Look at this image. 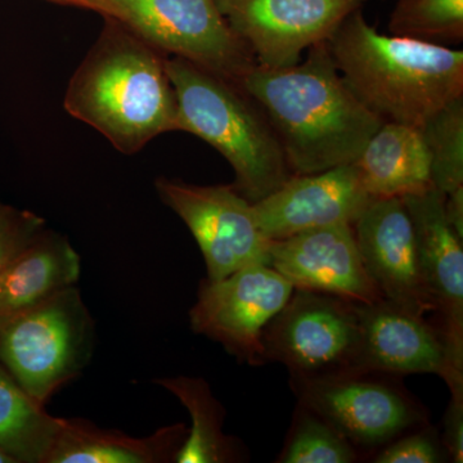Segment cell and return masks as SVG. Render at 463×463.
<instances>
[{"instance_id":"cell-1","label":"cell","mask_w":463,"mask_h":463,"mask_svg":"<svg viewBox=\"0 0 463 463\" xmlns=\"http://www.w3.org/2000/svg\"><path fill=\"white\" fill-rule=\"evenodd\" d=\"M240 87L264 112L295 175L354 164L383 123L349 90L327 42L298 65L252 67Z\"/></svg>"},{"instance_id":"cell-2","label":"cell","mask_w":463,"mask_h":463,"mask_svg":"<svg viewBox=\"0 0 463 463\" xmlns=\"http://www.w3.org/2000/svg\"><path fill=\"white\" fill-rule=\"evenodd\" d=\"M108 18L111 23L72 75L63 106L118 151L132 155L176 130L178 103L165 54Z\"/></svg>"},{"instance_id":"cell-3","label":"cell","mask_w":463,"mask_h":463,"mask_svg":"<svg viewBox=\"0 0 463 463\" xmlns=\"http://www.w3.org/2000/svg\"><path fill=\"white\" fill-rule=\"evenodd\" d=\"M356 99L383 121L421 128L463 96V52L407 36L383 35L353 12L327 42Z\"/></svg>"},{"instance_id":"cell-4","label":"cell","mask_w":463,"mask_h":463,"mask_svg":"<svg viewBox=\"0 0 463 463\" xmlns=\"http://www.w3.org/2000/svg\"><path fill=\"white\" fill-rule=\"evenodd\" d=\"M178 103L176 130L194 134L223 155L234 170V190L251 203L279 190L292 175L281 145L255 100L181 57L166 56Z\"/></svg>"},{"instance_id":"cell-5","label":"cell","mask_w":463,"mask_h":463,"mask_svg":"<svg viewBox=\"0 0 463 463\" xmlns=\"http://www.w3.org/2000/svg\"><path fill=\"white\" fill-rule=\"evenodd\" d=\"M94 326L74 286L12 317L0 327V362L38 403L90 361Z\"/></svg>"},{"instance_id":"cell-6","label":"cell","mask_w":463,"mask_h":463,"mask_svg":"<svg viewBox=\"0 0 463 463\" xmlns=\"http://www.w3.org/2000/svg\"><path fill=\"white\" fill-rule=\"evenodd\" d=\"M118 23L165 56L181 57L240 85L257 61L216 0H103Z\"/></svg>"},{"instance_id":"cell-7","label":"cell","mask_w":463,"mask_h":463,"mask_svg":"<svg viewBox=\"0 0 463 463\" xmlns=\"http://www.w3.org/2000/svg\"><path fill=\"white\" fill-rule=\"evenodd\" d=\"M265 361L279 362L291 377H319L356 371L361 326L356 304L295 288L285 307L265 326Z\"/></svg>"},{"instance_id":"cell-8","label":"cell","mask_w":463,"mask_h":463,"mask_svg":"<svg viewBox=\"0 0 463 463\" xmlns=\"http://www.w3.org/2000/svg\"><path fill=\"white\" fill-rule=\"evenodd\" d=\"M291 386L298 403L330 422L354 447L385 446L426 421L422 408L404 389L373 373L291 377Z\"/></svg>"},{"instance_id":"cell-9","label":"cell","mask_w":463,"mask_h":463,"mask_svg":"<svg viewBox=\"0 0 463 463\" xmlns=\"http://www.w3.org/2000/svg\"><path fill=\"white\" fill-rule=\"evenodd\" d=\"M156 191L199 243L209 281L223 279L246 265L269 261V241L259 230L252 203L233 185L158 178Z\"/></svg>"},{"instance_id":"cell-10","label":"cell","mask_w":463,"mask_h":463,"mask_svg":"<svg viewBox=\"0 0 463 463\" xmlns=\"http://www.w3.org/2000/svg\"><path fill=\"white\" fill-rule=\"evenodd\" d=\"M294 286L268 264H250L219 281H203L190 312L192 330L218 341L241 361L267 364L265 326L288 303Z\"/></svg>"},{"instance_id":"cell-11","label":"cell","mask_w":463,"mask_h":463,"mask_svg":"<svg viewBox=\"0 0 463 463\" xmlns=\"http://www.w3.org/2000/svg\"><path fill=\"white\" fill-rule=\"evenodd\" d=\"M365 0H216L259 66L298 65L304 51L328 42Z\"/></svg>"},{"instance_id":"cell-12","label":"cell","mask_w":463,"mask_h":463,"mask_svg":"<svg viewBox=\"0 0 463 463\" xmlns=\"http://www.w3.org/2000/svg\"><path fill=\"white\" fill-rule=\"evenodd\" d=\"M446 194L434 187L401 197L412 222L420 269L446 345L447 385L463 383V241L444 214Z\"/></svg>"},{"instance_id":"cell-13","label":"cell","mask_w":463,"mask_h":463,"mask_svg":"<svg viewBox=\"0 0 463 463\" xmlns=\"http://www.w3.org/2000/svg\"><path fill=\"white\" fill-rule=\"evenodd\" d=\"M353 231L365 270L383 300L417 316L435 312L420 269L412 222L401 197L371 200Z\"/></svg>"},{"instance_id":"cell-14","label":"cell","mask_w":463,"mask_h":463,"mask_svg":"<svg viewBox=\"0 0 463 463\" xmlns=\"http://www.w3.org/2000/svg\"><path fill=\"white\" fill-rule=\"evenodd\" d=\"M268 254V265L295 288L326 292L355 304L383 298L365 270L353 225H326L269 241Z\"/></svg>"},{"instance_id":"cell-15","label":"cell","mask_w":463,"mask_h":463,"mask_svg":"<svg viewBox=\"0 0 463 463\" xmlns=\"http://www.w3.org/2000/svg\"><path fill=\"white\" fill-rule=\"evenodd\" d=\"M371 200L350 164L321 173L292 174L279 190L252 203V212L265 239L276 241L326 225H353Z\"/></svg>"},{"instance_id":"cell-16","label":"cell","mask_w":463,"mask_h":463,"mask_svg":"<svg viewBox=\"0 0 463 463\" xmlns=\"http://www.w3.org/2000/svg\"><path fill=\"white\" fill-rule=\"evenodd\" d=\"M361 345L356 371L386 374L434 373L446 380V345L425 317L380 298L356 304Z\"/></svg>"},{"instance_id":"cell-17","label":"cell","mask_w":463,"mask_h":463,"mask_svg":"<svg viewBox=\"0 0 463 463\" xmlns=\"http://www.w3.org/2000/svg\"><path fill=\"white\" fill-rule=\"evenodd\" d=\"M373 199L404 197L432 187L431 161L421 130L383 121L354 163Z\"/></svg>"},{"instance_id":"cell-18","label":"cell","mask_w":463,"mask_h":463,"mask_svg":"<svg viewBox=\"0 0 463 463\" xmlns=\"http://www.w3.org/2000/svg\"><path fill=\"white\" fill-rule=\"evenodd\" d=\"M80 258L67 240L42 231L0 277V327L12 317L71 288Z\"/></svg>"},{"instance_id":"cell-19","label":"cell","mask_w":463,"mask_h":463,"mask_svg":"<svg viewBox=\"0 0 463 463\" xmlns=\"http://www.w3.org/2000/svg\"><path fill=\"white\" fill-rule=\"evenodd\" d=\"M184 431V425L173 426L158 432V437L139 440L65 420L45 463L157 462Z\"/></svg>"},{"instance_id":"cell-20","label":"cell","mask_w":463,"mask_h":463,"mask_svg":"<svg viewBox=\"0 0 463 463\" xmlns=\"http://www.w3.org/2000/svg\"><path fill=\"white\" fill-rule=\"evenodd\" d=\"M173 392L191 414L192 428L174 458L178 463H224L237 461V448L223 434L224 411L205 380L173 377L156 380Z\"/></svg>"},{"instance_id":"cell-21","label":"cell","mask_w":463,"mask_h":463,"mask_svg":"<svg viewBox=\"0 0 463 463\" xmlns=\"http://www.w3.org/2000/svg\"><path fill=\"white\" fill-rule=\"evenodd\" d=\"M65 420L54 419L0 370V448L17 462H45Z\"/></svg>"},{"instance_id":"cell-22","label":"cell","mask_w":463,"mask_h":463,"mask_svg":"<svg viewBox=\"0 0 463 463\" xmlns=\"http://www.w3.org/2000/svg\"><path fill=\"white\" fill-rule=\"evenodd\" d=\"M430 154L431 185L443 194L463 185V96L420 128Z\"/></svg>"},{"instance_id":"cell-23","label":"cell","mask_w":463,"mask_h":463,"mask_svg":"<svg viewBox=\"0 0 463 463\" xmlns=\"http://www.w3.org/2000/svg\"><path fill=\"white\" fill-rule=\"evenodd\" d=\"M356 448L330 422L298 403L279 463H352Z\"/></svg>"},{"instance_id":"cell-24","label":"cell","mask_w":463,"mask_h":463,"mask_svg":"<svg viewBox=\"0 0 463 463\" xmlns=\"http://www.w3.org/2000/svg\"><path fill=\"white\" fill-rule=\"evenodd\" d=\"M389 29L420 41H462L463 0H401Z\"/></svg>"},{"instance_id":"cell-25","label":"cell","mask_w":463,"mask_h":463,"mask_svg":"<svg viewBox=\"0 0 463 463\" xmlns=\"http://www.w3.org/2000/svg\"><path fill=\"white\" fill-rule=\"evenodd\" d=\"M392 439L379 455L374 457L376 463H439L446 458V449L437 434L430 429L399 435Z\"/></svg>"},{"instance_id":"cell-26","label":"cell","mask_w":463,"mask_h":463,"mask_svg":"<svg viewBox=\"0 0 463 463\" xmlns=\"http://www.w3.org/2000/svg\"><path fill=\"white\" fill-rule=\"evenodd\" d=\"M44 221L39 216L21 214L0 228V277L14 258L43 231Z\"/></svg>"},{"instance_id":"cell-27","label":"cell","mask_w":463,"mask_h":463,"mask_svg":"<svg viewBox=\"0 0 463 463\" xmlns=\"http://www.w3.org/2000/svg\"><path fill=\"white\" fill-rule=\"evenodd\" d=\"M450 401L444 417L443 443L447 455L455 463L463 462V383L448 386Z\"/></svg>"},{"instance_id":"cell-28","label":"cell","mask_w":463,"mask_h":463,"mask_svg":"<svg viewBox=\"0 0 463 463\" xmlns=\"http://www.w3.org/2000/svg\"><path fill=\"white\" fill-rule=\"evenodd\" d=\"M444 214L458 239L463 241V185L444 197Z\"/></svg>"},{"instance_id":"cell-29","label":"cell","mask_w":463,"mask_h":463,"mask_svg":"<svg viewBox=\"0 0 463 463\" xmlns=\"http://www.w3.org/2000/svg\"><path fill=\"white\" fill-rule=\"evenodd\" d=\"M54 2L80 5V7L90 8L93 9V11L99 12V14H105L106 17L109 16L108 5H105L103 0H54Z\"/></svg>"},{"instance_id":"cell-30","label":"cell","mask_w":463,"mask_h":463,"mask_svg":"<svg viewBox=\"0 0 463 463\" xmlns=\"http://www.w3.org/2000/svg\"><path fill=\"white\" fill-rule=\"evenodd\" d=\"M14 218H16V216H14V212L0 206V228L5 227V225L11 223Z\"/></svg>"},{"instance_id":"cell-31","label":"cell","mask_w":463,"mask_h":463,"mask_svg":"<svg viewBox=\"0 0 463 463\" xmlns=\"http://www.w3.org/2000/svg\"><path fill=\"white\" fill-rule=\"evenodd\" d=\"M16 459L14 458L9 453L5 452V450H3L2 448H0V463H16Z\"/></svg>"}]
</instances>
